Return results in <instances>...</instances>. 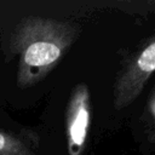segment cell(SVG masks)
<instances>
[{"label": "cell", "mask_w": 155, "mask_h": 155, "mask_svg": "<svg viewBox=\"0 0 155 155\" xmlns=\"http://www.w3.org/2000/svg\"><path fill=\"white\" fill-rule=\"evenodd\" d=\"M0 155H38L18 136L0 128Z\"/></svg>", "instance_id": "4"}, {"label": "cell", "mask_w": 155, "mask_h": 155, "mask_svg": "<svg viewBox=\"0 0 155 155\" xmlns=\"http://www.w3.org/2000/svg\"><path fill=\"white\" fill-rule=\"evenodd\" d=\"M155 69V40L151 36L119 74L113 88V104L122 110L142 93Z\"/></svg>", "instance_id": "2"}, {"label": "cell", "mask_w": 155, "mask_h": 155, "mask_svg": "<svg viewBox=\"0 0 155 155\" xmlns=\"http://www.w3.org/2000/svg\"><path fill=\"white\" fill-rule=\"evenodd\" d=\"M91 125V94L86 84L74 86L67 105L65 133L68 155H82Z\"/></svg>", "instance_id": "3"}, {"label": "cell", "mask_w": 155, "mask_h": 155, "mask_svg": "<svg viewBox=\"0 0 155 155\" xmlns=\"http://www.w3.org/2000/svg\"><path fill=\"white\" fill-rule=\"evenodd\" d=\"M80 33L79 25L41 16L22 18L11 35L18 57L17 85L28 88L44 80L69 51Z\"/></svg>", "instance_id": "1"}]
</instances>
